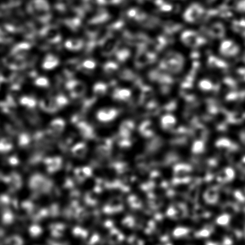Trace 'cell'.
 <instances>
[{
  "mask_svg": "<svg viewBox=\"0 0 245 245\" xmlns=\"http://www.w3.org/2000/svg\"><path fill=\"white\" fill-rule=\"evenodd\" d=\"M211 233V232L208 229L205 228L204 229H202L200 231L196 233V236L198 237H206L210 236Z\"/></svg>",
  "mask_w": 245,
  "mask_h": 245,
  "instance_id": "cell-27",
  "label": "cell"
},
{
  "mask_svg": "<svg viewBox=\"0 0 245 245\" xmlns=\"http://www.w3.org/2000/svg\"><path fill=\"white\" fill-rule=\"evenodd\" d=\"M243 162L245 163V157H244L243 158Z\"/></svg>",
  "mask_w": 245,
  "mask_h": 245,
  "instance_id": "cell-31",
  "label": "cell"
},
{
  "mask_svg": "<svg viewBox=\"0 0 245 245\" xmlns=\"http://www.w3.org/2000/svg\"><path fill=\"white\" fill-rule=\"evenodd\" d=\"M153 56L150 54H146L142 52L138 53L135 59V65L138 68H142L147 64L153 62Z\"/></svg>",
  "mask_w": 245,
  "mask_h": 245,
  "instance_id": "cell-5",
  "label": "cell"
},
{
  "mask_svg": "<svg viewBox=\"0 0 245 245\" xmlns=\"http://www.w3.org/2000/svg\"><path fill=\"white\" fill-rule=\"evenodd\" d=\"M230 219V215L226 213V214L222 215L217 218V219H216V222L217 224L221 225V226H226L228 224Z\"/></svg>",
  "mask_w": 245,
  "mask_h": 245,
  "instance_id": "cell-24",
  "label": "cell"
},
{
  "mask_svg": "<svg viewBox=\"0 0 245 245\" xmlns=\"http://www.w3.org/2000/svg\"><path fill=\"white\" fill-rule=\"evenodd\" d=\"M65 86L70 93L71 98L74 99L80 98L86 92L85 84L77 80H70L66 83Z\"/></svg>",
  "mask_w": 245,
  "mask_h": 245,
  "instance_id": "cell-1",
  "label": "cell"
},
{
  "mask_svg": "<svg viewBox=\"0 0 245 245\" xmlns=\"http://www.w3.org/2000/svg\"><path fill=\"white\" fill-rule=\"evenodd\" d=\"M118 110L113 108H105L100 110L96 114L99 121L103 123L111 122L115 119L119 114Z\"/></svg>",
  "mask_w": 245,
  "mask_h": 245,
  "instance_id": "cell-2",
  "label": "cell"
},
{
  "mask_svg": "<svg viewBox=\"0 0 245 245\" xmlns=\"http://www.w3.org/2000/svg\"><path fill=\"white\" fill-rule=\"evenodd\" d=\"M190 230L188 228L183 227H179L174 230L173 236L175 237H181L184 236L189 233Z\"/></svg>",
  "mask_w": 245,
  "mask_h": 245,
  "instance_id": "cell-21",
  "label": "cell"
},
{
  "mask_svg": "<svg viewBox=\"0 0 245 245\" xmlns=\"http://www.w3.org/2000/svg\"><path fill=\"white\" fill-rule=\"evenodd\" d=\"M81 69V63L78 59H72L65 62L64 67L63 73L67 78L73 77L78 70Z\"/></svg>",
  "mask_w": 245,
  "mask_h": 245,
  "instance_id": "cell-3",
  "label": "cell"
},
{
  "mask_svg": "<svg viewBox=\"0 0 245 245\" xmlns=\"http://www.w3.org/2000/svg\"><path fill=\"white\" fill-rule=\"evenodd\" d=\"M131 96V91L128 89H116L113 94V98L116 100L128 101Z\"/></svg>",
  "mask_w": 245,
  "mask_h": 245,
  "instance_id": "cell-7",
  "label": "cell"
},
{
  "mask_svg": "<svg viewBox=\"0 0 245 245\" xmlns=\"http://www.w3.org/2000/svg\"><path fill=\"white\" fill-rule=\"evenodd\" d=\"M81 43L80 41H70L66 43V46L67 49L72 50H78L81 48Z\"/></svg>",
  "mask_w": 245,
  "mask_h": 245,
  "instance_id": "cell-23",
  "label": "cell"
},
{
  "mask_svg": "<svg viewBox=\"0 0 245 245\" xmlns=\"http://www.w3.org/2000/svg\"><path fill=\"white\" fill-rule=\"evenodd\" d=\"M35 84L39 87L47 88L49 85V80L46 77H41L36 80Z\"/></svg>",
  "mask_w": 245,
  "mask_h": 245,
  "instance_id": "cell-22",
  "label": "cell"
},
{
  "mask_svg": "<svg viewBox=\"0 0 245 245\" xmlns=\"http://www.w3.org/2000/svg\"><path fill=\"white\" fill-rule=\"evenodd\" d=\"M54 97L56 104L59 109L64 107L69 104V100L66 96L62 94H59L56 97Z\"/></svg>",
  "mask_w": 245,
  "mask_h": 245,
  "instance_id": "cell-12",
  "label": "cell"
},
{
  "mask_svg": "<svg viewBox=\"0 0 245 245\" xmlns=\"http://www.w3.org/2000/svg\"><path fill=\"white\" fill-rule=\"evenodd\" d=\"M205 149V146L203 141L197 140L193 144L192 150L193 153L199 154L202 152Z\"/></svg>",
  "mask_w": 245,
  "mask_h": 245,
  "instance_id": "cell-20",
  "label": "cell"
},
{
  "mask_svg": "<svg viewBox=\"0 0 245 245\" xmlns=\"http://www.w3.org/2000/svg\"><path fill=\"white\" fill-rule=\"evenodd\" d=\"M119 77L124 80H131L135 79L136 75L132 70L128 69H123L119 74Z\"/></svg>",
  "mask_w": 245,
  "mask_h": 245,
  "instance_id": "cell-14",
  "label": "cell"
},
{
  "mask_svg": "<svg viewBox=\"0 0 245 245\" xmlns=\"http://www.w3.org/2000/svg\"><path fill=\"white\" fill-rule=\"evenodd\" d=\"M162 123L164 128L170 129L174 125L175 119L171 115H165L162 118Z\"/></svg>",
  "mask_w": 245,
  "mask_h": 245,
  "instance_id": "cell-18",
  "label": "cell"
},
{
  "mask_svg": "<svg viewBox=\"0 0 245 245\" xmlns=\"http://www.w3.org/2000/svg\"><path fill=\"white\" fill-rule=\"evenodd\" d=\"M140 131L146 135H151L153 132V126L151 122L146 121L143 122L140 124Z\"/></svg>",
  "mask_w": 245,
  "mask_h": 245,
  "instance_id": "cell-13",
  "label": "cell"
},
{
  "mask_svg": "<svg viewBox=\"0 0 245 245\" xmlns=\"http://www.w3.org/2000/svg\"><path fill=\"white\" fill-rule=\"evenodd\" d=\"M200 86L205 90H210L213 88L211 83L207 80H202L200 83Z\"/></svg>",
  "mask_w": 245,
  "mask_h": 245,
  "instance_id": "cell-26",
  "label": "cell"
},
{
  "mask_svg": "<svg viewBox=\"0 0 245 245\" xmlns=\"http://www.w3.org/2000/svg\"><path fill=\"white\" fill-rule=\"evenodd\" d=\"M40 106L43 110L49 113H54L59 110L53 97L44 99L41 100L40 103Z\"/></svg>",
  "mask_w": 245,
  "mask_h": 245,
  "instance_id": "cell-4",
  "label": "cell"
},
{
  "mask_svg": "<svg viewBox=\"0 0 245 245\" xmlns=\"http://www.w3.org/2000/svg\"><path fill=\"white\" fill-rule=\"evenodd\" d=\"M198 195V190L197 188L193 187L191 188L190 189V191L189 192V199L192 201H196Z\"/></svg>",
  "mask_w": 245,
  "mask_h": 245,
  "instance_id": "cell-25",
  "label": "cell"
},
{
  "mask_svg": "<svg viewBox=\"0 0 245 245\" xmlns=\"http://www.w3.org/2000/svg\"><path fill=\"white\" fill-rule=\"evenodd\" d=\"M228 181H231L235 176V173L233 169L230 168H227L224 169Z\"/></svg>",
  "mask_w": 245,
  "mask_h": 245,
  "instance_id": "cell-28",
  "label": "cell"
},
{
  "mask_svg": "<svg viewBox=\"0 0 245 245\" xmlns=\"http://www.w3.org/2000/svg\"><path fill=\"white\" fill-rule=\"evenodd\" d=\"M117 60L120 62H124L128 60L130 56V52L128 49L119 50L115 53Z\"/></svg>",
  "mask_w": 245,
  "mask_h": 245,
  "instance_id": "cell-17",
  "label": "cell"
},
{
  "mask_svg": "<svg viewBox=\"0 0 245 245\" xmlns=\"http://www.w3.org/2000/svg\"><path fill=\"white\" fill-rule=\"evenodd\" d=\"M65 125V122L63 119L62 118H56L51 121L49 127H50L51 129L53 130V131L60 132L63 129Z\"/></svg>",
  "mask_w": 245,
  "mask_h": 245,
  "instance_id": "cell-10",
  "label": "cell"
},
{
  "mask_svg": "<svg viewBox=\"0 0 245 245\" xmlns=\"http://www.w3.org/2000/svg\"><path fill=\"white\" fill-rule=\"evenodd\" d=\"M96 66V62L93 59H87L81 64V69L83 70L89 71L95 69Z\"/></svg>",
  "mask_w": 245,
  "mask_h": 245,
  "instance_id": "cell-16",
  "label": "cell"
},
{
  "mask_svg": "<svg viewBox=\"0 0 245 245\" xmlns=\"http://www.w3.org/2000/svg\"><path fill=\"white\" fill-rule=\"evenodd\" d=\"M134 124L131 120H126L124 121L120 125V129L123 132H129V131L133 130L134 128Z\"/></svg>",
  "mask_w": 245,
  "mask_h": 245,
  "instance_id": "cell-19",
  "label": "cell"
},
{
  "mask_svg": "<svg viewBox=\"0 0 245 245\" xmlns=\"http://www.w3.org/2000/svg\"><path fill=\"white\" fill-rule=\"evenodd\" d=\"M119 66L116 62L110 61L106 62L103 66L104 73L108 75H112L115 73L118 70Z\"/></svg>",
  "mask_w": 245,
  "mask_h": 245,
  "instance_id": "cell-11",
  "label": "cell"
},
{
  "mask_svg": "<svg viewBox=\"0 0 245 245\" xmlns=\"http://www.w3.org/2000/svg\"><path fill=\"white\" fill-rule=\"evenodd\" d=\"M223 243L224 244H232V240H231L230 239V238H228V237H226L224 238V240H223Z\"/></svg>",
  "mask_w": 245,
  "mask_h": 245,
  "instance_id": "cell-30",
  "label": "cell"
},
{
  "mask_svg": "<svg viewBox=\"0 0 245 245\" xmlns=\"http://www.w3.org/2000/svg\"><path fill=\"white\" fill-rule=\"evenodd\" d=\"M21 104L23 106L31 108L34 107L36 105V101L35 98L30 96H23L20 100Z\"/></svg>",
  "mask_w": 245,
  "mask_h": 245,
  "instance_id": "cell-15",
  "label": "cell"
},
{
  "mask_svg": "<svg viewBox=\"0 0 245 245\" xmlns=\"http://www.w3.org/2000/svg\"><path fill=\"white\" fill-rule=\"evenodd\" d=\"M108 86L106 84L102 82L96 83L93 88L94 95L96 97H100L106 94L107 91Z\"/></svg>",
  "mask_w": 245,
  "mask_h": 245,
  "instance_id": "cell-9",
  "label": "cell"
},
{
  "mask_svg": "<svg viewBox=\"0 0 245 245\" xmlns=\"http://www.w3.org/2000/svg\"><path fill=\"white\" fill-rule=\"evenodd\" d=\"M234 194H235V197L236 198V199H238V200L243 201L244 200V196H242L241 192L240 191H236Z\"/></svg>",
  "mask_w": 245,
  "mask_h": 245,
  "instance_id": "cell-29",
  "label": "cell"
},
{
  "mask_svg": "<svg viewBox=\"0 0 245 245\" xmlns=\"http://www.w3.org/2000/svg\"><path fill=\"white\" fill-rule=\"evenodd\" d=\"M60 63V60L57 56L49 54L45 58L42 64L43 69L46 70H50L57 67Z\"/></svg>",
  "mask_w": 245,
  "mask_h": 245,
  "instance_id": "cell-6",
  "label": "cell"
},
{
  "mask_svg": "<svg viewBox=\"0 0 245 245\" xmlns=\"http://www.w3.org/2000/svg\"><path fill=\"white\" fill-rule=\"evenodd\" d=\"M205 200L209 203H215L218 198V190L216 187L211 188L206 192L204 196Z\"/></svg>",
  "mask_w": 245,
  "mask_h": 245,
  "instance_id": "cell-8",
  "label": "cell"
}]
</instances>
